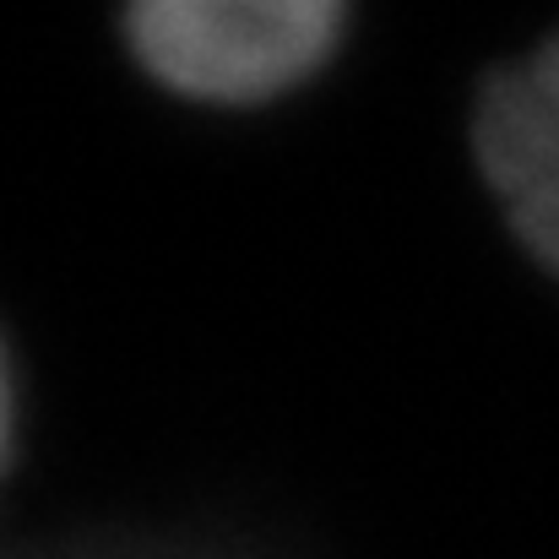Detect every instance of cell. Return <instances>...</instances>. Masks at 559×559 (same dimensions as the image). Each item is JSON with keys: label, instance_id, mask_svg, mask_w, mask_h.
Returning a JSON list of instances; mask_svg holds the SVG:
<instances>
[{"label": "cell", "instance_id": "cell-4", "mask_svg": "<svg viewBox=\"0 0 559 559\" xmlns=\"http://www.w3.org/2000/svg\"><path fill=\"white\" fill-rule=\"evenodd\" d=\"M11 451H16V370H11V348L0 337V478L11 467Z\"/></svg>", "mask_w": 559, "mask_h": 559}, {"label": "cell", "instance_id": "cell-1", "mask_svg": "<svg viewBox=\"0 0 559 559\" xmlns=\"http://www.w3.org/2000/svg\"><path fill=\"white\" fill-rule=\"evenodd\" d=\"M337 0H147L126 44L153 82L195 104H272L343 49Z\"/></svg>", "mask_w": 559, "mask_h": 559}, {"label": "cell", "instance_id": "cell-2", "mask_svg": "<svg viewBox=\"0 0 559 559\" xmlns=\"http://www.w3.org/2000/svg\"><path fill=\"white\" fill-rule=\"evenodd\" d=\"M473 147L511 234L559 277V33L484 82Z\"/></svg>", "mask_w": 559, "mask_h": 559}, {"label": "cell", "instance_id": "cell-3", "mask_svg": "<svg viewBox=\"0 0 559 559\" xmlns=\"http://www.w3.org/2000/svg\"><path fill=\"white\" fill-rule=\"evenodd\" d=\"M5 559H255L234 544H186V538H131V533H98V538H66L49 549H22Z\"/></svg>", "mask_w": 559, "mask_h": 559}]
</instances>
